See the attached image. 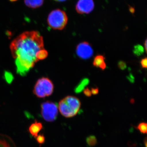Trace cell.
<instances>
[{
    "mask_svg": "<svg viewBox=\"0 0 147 147\" xmlns=\"http://www.w3.org/2000/svg\"><path fill=\"white\" fill-rule=\"evenodd\" d=\"M10 49L17 73L25 76L38 61L37 53L44 49L43 38L36 31L24 32L11 42Z\"/></svg>",
    "mask_w": 147,
    "mask_h": 147,
    "instance_id": "obj_1",
    "label": "cell"
},
{
    "mask_svg": "<svg viewBox=\"0 0 147 147\" xmlns=\"http://www.w3.org/2000/svg\"><path fill=\"white\" fill-rule=\"evenodd\" d=\"M81 102L78 98L68 96L59 102V109L62 115L66 118L74 117L79 113Z\"/></svg>",
    "mask_w": 147,
    "mask_h": 147,
    "instance_id": "obj_2",
    "label": "cell"
},
{
    "mask_svg": "<svg viewBox=\"0 0 147 147\" xmlns=\"http://www.w3.org/2000/svg\"><path fill=\"white\" fill-rule=\"evenodd\" d=\"M68 18L64 11L56 9L52 11L47 18V24L49 26L55 30H62L67 24Z\"/></svg>",
    "mask_w": 147,
    "mask_h": 147,
    "instance_id": "obj_3",
    "label": "cell"
},
{
    "mask_svg": "<svg viewBox=\"0 0 147 147\" xmlns=\"http://www.w3.org/2000/svg\"><path fill=\"white\" fill-rule=\"evenodd\" d=\"M53 82L47 77H42L37 81L33 90L34 94L40 98L51 95L54 91Z\"/></svg>",
    "mask_w": 147,
    "mask_h": 147,
    "instance_id": "obj_4",
    "label": "cell"
},
{
    "mask_svg": "<svg viewBox=\"0 0 147 147\" xmlns=\"http://www.w3.org/2000/svg\"><path fill=\"white\" fill-rule=\"evenodd\" d=\"M41 114L46 121L53 122L57 117V106L54 102L50 101L42 102L41 105Z\"/></svg>",
    "mask_w": 147,
    "mask_h": 147,
    "instance_id": "obj_5",
    "label": "cell"
},
{
    "mask_svg": "<svg viewBox=\"0 0 147 147\" xmlns=\"http://www.w3.org/2000/svg\"><path fill=\"white\" fill-rule=\"evenodd\" d=\"M77 55L84 59H89L93 54V50L88 42H83L79 43L76 47Z\"/></svg>",
    "mask_w": 147,
    "mask_h": 147,
    "instance_id": "obj_6",
    "label": "cell"
},
{
    "mask_svg": "<svg viewBox=\"0 0 147 147\" xmlns=\"http://www.w3.org/2000/svg\"><path fill=\"white\" fill-rule=\"evenodd\" d=\"M94 7L93 0H79L76 5V10L80 14H88Z\"/></svg>",
    "mask_w": 147,
    "mask_h": 147,
    "instance_id": "obj_7",
    "label": "cell"
},
{
    "mask_svg": "<svg viewBox=\"0 0 147 147\" xmlns=\"http://www.w3.org/2000/svg\"><path fill=\"white\" fill-rule=\"evenodd\" d=\"M43 126L42 123L36 121L32 123L29 127V131L32 137L36 138L38 135V133L42 129Z\"/></svg>",
    "mask_w": 147,
    "mask_h": 147,
    "instance_id": "obj_8",
    "label": "cell"
},
{
    "mask_svg": "<svg viewBox=\"0 0 147 147\" xmlns=\"http://www.w3.org/2000/svg\"><path fill=\"white\" fill-rule=\"evenodd\" d=\"M0 147H16L13 140L10 137L0 134Z\"/></svg>",
    "mask_w": 147,
    "mask_h": 147,
    "instance_id": "obj_9",
    "label": "cell"
},
{
    "mask_svg": "<svg viewBox=\"0 0 147 147\" xmlns=\"http://www.w3.org/2000/svg\"><path fill=\"white\" fill-rule=\"evenodd\" d=\"M105 60V58L104 56L98 55L95 57L93 62V65L96 67L100 68L102 70H104L106 67Z\"/></svg>",
    "mask_w": 147,
    "mask_h": 147,
    "instance_id": "obj_10",
    "label": "cell"
},
{
    "mask_svg": "<svg viewBox=\"0 0 147 147\" xmlns=\"http://www.w3.org/2000/svg\"><path fill=\"white\" fill-rule=\"evenodd\" d=\"M44 0H24L25 4L30 8L35 9L40 7L43 4Z\"/></svg>",
    "mask_w": 147,
    "mask_h": 147,
    "instance_id": "obj_11",
    "label": "cell"
},
{
    "mask_svg": "<svg viewBox=\"0 0 147 147\" xmlns=\"http://www.w3.org/2000/svg\"><path fill=\"white\" fill-rule=\"evenodd\" d=\"M89 80L87 78H85L82 80L80 83H79L78 86H76L75 88L74 91L76 93H79L82 92V90L85 89V87L89 83Z\"/></svg>",
    "mask_w": 147,
    "mask_h": 147,
    "instance_id": "obj_12",
    "label": "cell"
},
{
    "mask_svg": "<svg viewBox=\"0 0 147 147\" xmlns=\"http://www.w3.org/2000/svg\"><path fill=\"white\" fill-rule=\"evenodd\" d=\"M48 56V53L47 50L45 49H42V50H39L36 55V59L38 60V61L41 60L45 59L47 58Z\"/></svg>",
    "mask_w": 147,
    "mask_h": 147,
    "instance_id": "obj_13",
    "label": "cell"
},
{
    "mask_svg": "<svg viewBox=\"0 0 147 147\" xmlns=\"http://www.w3.org/2000/svg\"><path fill=\"white\" fill-rule=\"evenodd\" d=\"M86 142L87 144L90 147L94 146L97 144V139L96 137L93 135H91L86 138Z\"/></svg>",
    "mask_w": 147,
    "mask_h": 147,
    "instance_id": "obj_14",
    "label": "cell"
},
{
    "mask_svg": "<svg viewBox=\"0 0 147 147\" xmlns=\"http://www.w3.org/2000/svg\"><path fill=\"white\" fill-rule=\"evenodd\" d=\"M144 52V47L140 45H135L133 49V53L137 56H140Z\"/></svg>",
    "mask_w": 147,
    "mask_h": 147,
    "instance_id": "obj_15",
    "label": "cell"
},
{
    "mask_svg": "<svg viewBox=\"0 0 147 147\" xmlns=\"http://www.w3.org/2000/svg\"><path fill=\"white\" fill-rule=\"evenodd\" d=\"M147 124L145 122L140 123L137 125V129L142 134H146L147 131Z\"/></svg>",
    "mask_w": 147,
    "mask_h": 147,
    "instance_id": "obj_16",
    "label": "cell"
},
{
    "mask_svg": "<svg viewBox=\"0 0 147 147\" xmlns=\"http://www.w3.org/2000/svg\"><path fill=\"white\" fill-rule=\"evenodd\" d=\"M4 76V78L5 79L6 81L9 84H10L13 81V76L10 72L5 71Z\"/></svg>",
    "mask_w": 147,
    "mask_h": 147,
    "instance_id": "obj_17",
    "label": "cell"
},
{
    "mask_svg": "<svg viewBox=\"0 0 147 147\" xmlns=\"http://www.w3.org/2000/svg\"><path fill=\"white\" fill-rule=\"evenodd\" d=\"M35 138L36 139L37 142L40 145H42L45 143V138L43 134H40L38 135Z\"/></svg>",
    "mask_w": 147,
    "mask_h": 147,
    "instance_id": "obj_18",
    "label": "cell"
},
{
    "mask_svg": "<svg viewBox=\"0 0 147 147\" xmlns=\"http://www.w3.org/2000/svg\"><path fill=\"white\" fill-rule=\"evenodd\" d=\"M118 67L119 68L121 69V70H124V69H126L127 65L126 63L125 62L123 61H120L119 62L118 64Z\"/></svg>",
    "mask_w": 147,
    "mask_h": 147,
    "instance_id": "obj_19",
    "label": "cell"
},
{
    "mask_svg": "<svg viewBox=\"0 0 147 147\" xmlns=\"http://www.w3.org/2000/svg\"><path fill=\"white\" fill-rule=\"evenodd\" d=\"M147 58H145L142 59L141 61V64L142 67L144 68H146L147 66Z\"/></svg>",
    "mask_w": 147,
    "mask_h": 147,
    "instance_id": "obj_20",
    "label": "cell"
},
{
    "mask_svg": "<svg viewBox=\"0 0 147 147\" xmlns=\"http://www.w3.org/2000/svg\"><path fill=\"white\" fill-rule=\"evenodd\" d=\"M84 94L86 96H88V97H90V96H92L91 91L89 89L87 88L84 89Z\"/></svg>",
    "mask_w": 147,
    "mask_h": 147,
    "instance_id": "obj_21",
    "label": "cell"
},
{
    "mask_svg": "<svg viewBox=\"0 0 147 147\" xmlns=\"http://www.w3.org/2000/svg\"><path fill=\"white\" fill-rule=\"evenodd\" d=\"M92 94L96 95L98 93V88H92L91 90Z\"/></svg>",
    "mask_w": 147,
    "mask_h": 147,
    "instance_id": "obj_22",
    "label": "cell"
},
{
    "mask_svg": "<svg viewBox=\"0 0 147 147\" xmlns=\"http://www.w3.org/2000/svg\"><path fill=\"white\" fill-rule=\"evenodd\" d=\"M129 9L131 13H133L134 12V9L133 7H130Z\"/></svg>",
    "mask_w": 147,
    "mask_h": 147,
    "instance_id": "obj_23",
    "label": "cell"
},
{
    "mask_svg": "<svg viewBox=\"0 0 147 147\" xmlns=\"http://www.w3.org/2000/svg\"><path fill=\"white\" fill-rule=\"evenodd\" d=\"M55 1L59 2H62L65 1L67 0H54Z\"/></svg>",
    "mask_w": 147,
    "mask_h": 147,
    "instance_id": "obj_24",
    "label": "cell"
},
{
    "mask_svg": "<svg viewBox=\"0 0 147 147\" xmlns=\"http://www.w3.org/2000/svg\"><path fill=\"white\" fill-rule=\"evenodd\" d=\"M147 40H146L145 42V50H146V52L147 51Z\"/></svg>",
    "mask_w": 147,
    "mask_h": 147,
    "instance_id": "obj_25",
    "label": "cell"
},
{
    "mask_svg": "<svg viewBox=\"0 0 147 147\" xmlns=\"http://www.w3.org/2000/svg\"><path fill=\"white\" fill-rule=\"evenodd\" d=\"M144 143L145 144V146H146V147H147V139L146 138H145L144 140Z\"/></svg>",
    "mask_w": 147,
    "mask_h": 147,
    "instance_id": "obj_26",
    "label": "cell"
},
{
    "mask_svg": "<svg viewBox=\"0 0 147 147\" xmlns=\"http://www.w3.org/2000/svg\"><path fill=\"white\" fill-rule=\"evenodd\" d=\"M17 0H9V1L11 2H15L16 1H17Z\"/></svg>",
    "mask_w": 147,
    "mask_h": 147,
    "instance_id": "obj_27",
    "label": "cell"
}]
</instances>
